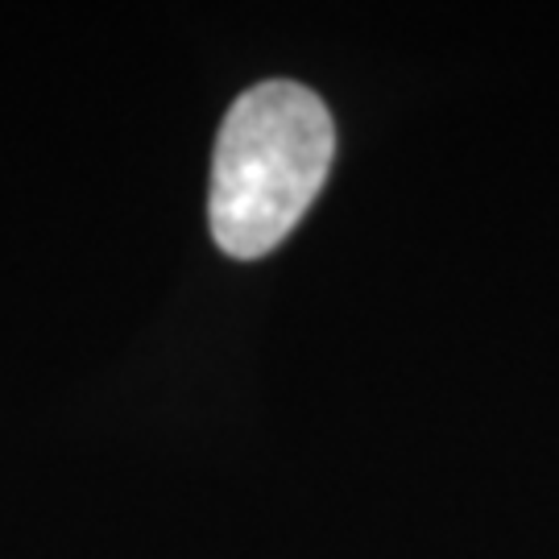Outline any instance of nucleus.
Masks as SVG:
<instances>
[{"instance_id":"nucleus-1","label":"nucleus","mask_w":559,"mask_h":559,"mask_svg":"<svg viewBox=\"0 0 559 559\" xmlns=\"http://www.w3.org/2000/svg\"><path fill=\"white\" fill-rule=\"evenodd\" d=\"M336 154V129L316 92L270 80L224 117L212 166V233L224 253L261 258L290 237L320 195Z\"/></svg>"}]
</instances>
